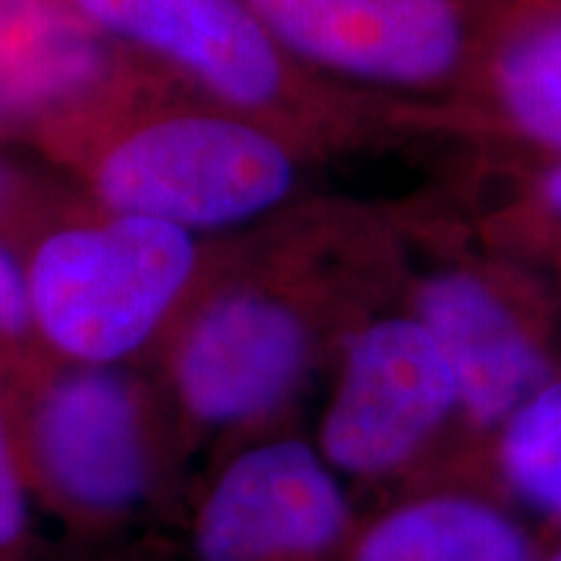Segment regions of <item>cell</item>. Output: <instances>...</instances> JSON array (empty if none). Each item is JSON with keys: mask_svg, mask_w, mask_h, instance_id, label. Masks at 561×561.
<instances>
[{"mask_svg": "<svg viewBox=\"0 0 561 561\" xmlns=\"http://www.w3.org/2000/svg\"><path fill=\"white\" fill-rule=\"evenodd\" d=\"M30 149L83 201L210 240L284 214L305 191L314 146L157 79L60 117Z\"/></svg>", "mask_w": 561, "mask_h": 561, "instance_id": "6da1fadb", "label": "cell"}, {"mask_svg": "<svg viewBox=\"0 0 561 561\" xmlns=\"http://www.w3.org/2000/svg\"><path fill=\"white\" fill-rule=\"evenodd\" d=\"M21 252L45 356L96 367L159 351L219 261L208 237L81 195L62 198Z\"/></svg>", "mask_w": 561, "mask_h": 561, "instance_id": "7a4b0ae2", "label": "cell"}, {"mask_svg": "<svg viewBox=\"0 0 561 561\" xmlns=\"http://www.w3.org/2000/svg\"><path fill=\"white\" fill-rule=\"evenodd\" d=\"M320 322L289 242L248 261L219 257L161 343L164 392L198 432L261 430L310 380Z\"/></svg>", "mask_w": 561, "mask_h": 561, "instance_id": "3957f363", "label": "cell"}, {"mask_svg": "<svg viewBox=\"0 0 561 561\" xmlns=\"http://www.w3.org/2000/svg\"><path fill=\"white\" fill-rule=\"evenodd\" d=\"M34 500L83 530H115L159 500V396L130 367L45 359L9 380Z\"/></svg>", "mask_w": 561, "mask_h": 561, "instance_id": "277c9868", "label": "cell"}, {"mask_svg": "<svg viewBox=\"0 0 561 561\" xmlns=\"http://www.w3.org/2000/svg\"><path fill=\"white\" fill-rule=\"evenodd\" d=\"M117 47L203 100L314 146L331 130L325 83L286 53L248 0H68Z\"/></svg>", "mask_w": 561, "mask_h": 561, "instance_id": "5b68a950", "label": "cell"}, {"mask_svg": "<svg viewBox=\"0 0 561 561\" xmlns=\"http://www.w3.org/2000/svg\"><path fill=\"white\" fill-rule=\"evenodd\" d=\"M455 419L458 382L411 312L382 314L346 335L314 445L343 479L405 471Z\"/></svg>", "mask_w": 561, "mask_h": 561, "instance_id": "8992f818", "label": "cell"}, {"mask_svg": "<svg viewBox=\"0 0 561 561\" xmlns=\"http://www.w3.org/2000/svg\"><path fill=\"white\" fill-rule=\"evenodd\" d=\"M346 479L314 439L257 437L224 460L191 525L195 561H333L351 543Z\"/></svg>", "mask_w": 561, "mask_h": 561, "instance_id": "52a82bcc", "label": "cell"}, {"mask_svg": "<svg viewBox=\"0 0 561 561\" xmlns=\"http://www.w3.org/2000/svg\"><path fill=\"white\" fill-rule=\"evenodd\" d=\"M299 66L392 89H430L458 70L455 0H248Z\"/></svg>", "mask_w": 561, "mask_h": 561, "instance_id": "ba28073f", "label": "cell"}, {"mask_svg": "<svg viewBox=\"0 0 561 561\" xmlns=\"http://www.w3.org/2000/svg\"><path fill=\"white\" fill-rule=\"evenodd\" d=\"M167 79L68 0H0V140L24 144L60 117Z\"/></svg>", "mask_w": 561, "mask_h": 561, "instance_id": "9c48e42d", "label": "cell"}, {"mask_svg": "<svg viewBox=\"0 0 561 561\" xmlns=\"http://www.w3.org/2000/svg\"><path fill=\"white\" fill-rule=\"evenodd\" d=\"M437 341L460 396V419L496 432L538 388L551 362L489 280L462 268L424 276L411 310Z\"/></svg>", "mask_w": 561, "mask_h": 561, "instance_id": "30bf717a", "label": "cell"}, {"mask_svg": "<svg viewBox=\"0 0 561 561\" xmlns=\"http://www.w3.org/2000/svg\"><path fill=\"white\" fill-rule=\"evenodd\" d=\"M346 561H536L530 536L494 502L432 491L392 504L351 538Z\"/></svg>", "mask_w": 561, "mask_h": 561, "instance_id": "8fae6325", "label": "cell"}, {"mask_svg": "<svg viewBox=\"0 0 561 561\" xmlns=\"http://www.w3.org/2000/svg\"><path fill=\"white\" fill-rule=\"evenodd\" d=\"M496 471L517 500L561 523V377H551L496 430Z\"/></svg>", "mask_w": 561, "mask_h": 561, "instance_id": "7c38bea8", "label": "cell"}, {"mask_svg": "<svg viewBox=\"0 0 561 561\" xmlns=\"http://www.w3.org/2000/svg\"><path fill=\"white\" fill-rule=\"evenodd\" d=\"M496 91L525 136L561 151V21L536 26L504 47Z\"/></svg>", "mask_w": 561, "mask_h": 561, "instance_id": "4fadbf2b", "label": "cell"}, {"mask_svg": "<svg viewBox=\"0 0 561 561\" xmlns=\"http://www.w3.org/2000/svg\"><path fill=\"white\" fill-rule=\"evenodd\" d=\"M45 359L34 325L24 252L0 237V380H16Z\"/></svg>", "mask_w": 561, "mask_h": 561, "instance_id": "5bb4252c", "label": "cell"}, {"mask_svg": "<svg viewBox=\"0 0 561 561\" xmlns=\"http://www.w3.org/2000/svg\"><path fill=\"white\" fill-rule=\"evenodd\" d=\"M34 502L9 382L0 380V561H16L24 551L32 533Z\"/></svg>", "mask_w": 561, "mask_h": 561, "instance_id": "9a60e30c", "label": "cell"}, {"mask_svg": "<svg viewBox=\"0 0 561 561\" xmlns=\"http://www.w3.org/2000/svg\"><path fill=\"white\" fill-rule=\"evenodd\" d=\"M0 140V237L13 244H24L34 227L45 219L66 195L55 191L50 182L13 161Z\"/></svg>", "mask_w": 561, "mask_h": 561, "instance_id": "2e32d148", "label": "cell"}, {"mask_svg": "<svg viewBox=\"0 0 561 561\" xmlns=\"http://www.w3.org/2000/svg\"><path fill=\"white\" fill-rule=\"evenodd\" d=\"M543 198L553 214L561 216V164L543 180Z\"/></svg>", "mask_w": 561, "mask_h": 561, "instance_id": "e0dca14e", "label": "cell"}, {"mask_svg": "<svg viewBox=\"0 0 561 561\" xmlns=\"http://www.w3.org/2000/svg\"><path fill=\"white\" fill-rule=\"evenodd\" d=\"M541 561H561V546H559L557 551L551 553V557H546V559H541Z\"/></svg>", "mask_w": 561, "mask_h": 561, "instance_id": "ac0fdd59", "label": "cell"}]
</instances>
